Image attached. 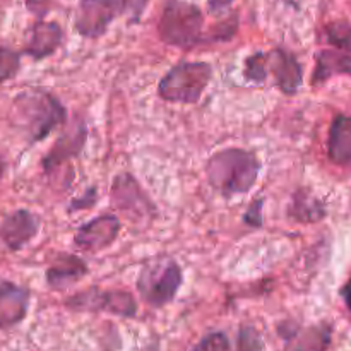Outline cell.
<instances>
[{"label":"cell","instance_id":"cell-1","mask_svg":"<svg viewBox=\"0 0 351 351\" xmlns=\"http://www.w3.org/2000/svg\"><path fill=\"white\" fill-rule=\"evenodd\" d=\"M12 122L24 134L27 143L36 144L67 123V108L50 91L27 89L14 98Z\"/></svg>","mask_w":351,"mask_h":351},{"label":"cell","instance_id":"cell-2","mask_svg":"<svg viewBox=\"0 0 351 351\" xmlns=\"http://www.w3.org/2000/svg\"><path fill=\"white\" fill-rule=\"evenodd\" d=\"M259 173L261 161L257 154L242 147L218 151L206 163L208 184L226 199L252 191Z\"/></svg>","mask_w":351,"mask_h":351},{"label":"cell","instance_id":"cell-3","mask_svg":"<svg viewBox=\"0 0 351 351\" xmlns=\"http://www.w3.org/2000/svg\"><path fill=\"white\" fill-rule=\"evenodd\" d=\"M184 283V271L177 259L170 256L151 257L139 269L136 280L141 300L153 308L170 305Z\"/></svg>","mask_w":351,"mask_h":351},{"label":"cell","instance_id":"cell-4","mask_svg":"<svg viewBox=\"0 0 351 351\" xmlns=\"http://www.w3.org/2000/svg\"><path fill=\"white\" fill-rule=\"evenodd\" d=\"M202 12L194 3L184 0H168L161 12L158 33L161 41L171 47L191 48L206 43V34L202 33Z\"/></svg>","mask_w":351,"mask_h":351},{"label":"cell","instance_id":"cell-5","mask_svg":"<svg viewBox=\"0 0 351 351\" xmlns=\"http://www.w3.org/2000/svg\"><path fill=\"white\" fill-rule=\"evenodd\" d=\"M213 79L208 62H178L158 82V96L168 103L195 105Z\"/></svg>","mask_w":351,"mask_h":351},{"label":"cell","instance_id":"cell-6","mask_svg":"<svg viewBox=\"0 0 351 351\" xmlns=\"http://www.w3.org/2000/svg\"><path fill=\"white\" fill-rule=\"evenodd\" d=\"M72 312H106L123 319H134L137 315V302L125 290H101L89 287L86 290L71 295L64 302Z\"/></svg>","mask_w":351,"mask_h":351},{"label":"cell","instance_id":"cell-7","mask_svg":"<svg viewBox=\"0 0 351 351\" xmlns=\"http://www.w3.org/2000/svg\"><path fill=\"white\" fill-rule=\"evenodd\" d=\"M110 202L125 218L141 225H146L158 216V208L154 202L144 192L137 178L129 171H122L113 178L110 187Z\"/></svg>","mask_w":351,"mask_h":351},{"label":"cell","instance_id":"cell-8","mask_svg":"<svg viewBox=\"0 0 351 351\" xmlns=\"http://www.w3.org/2000/svg\"><path fill=\"white\" fill-rule=\"evenodd\" d=\"M123 12H127V0H79L74 27L81 36L95 40Z\"/></svg>","mask_w":351,"mask_h":351},{"label":"cell","instance_id":"cell-9","mask_svg":"<svg viewBox=\"0 0 351 351\" xmlns=\"http://www.w3.org/2000/svg\"><path fill=\"white\" fill-rule=\"evenodd\" d=\"M276 332L285 343L283 351H328L332 339V328L328 322L302 326L283 321L276 326Z\"/></svg>","mask_w":351,"mask_h":351},{"label":"cell","instance_id":"cell-10","mask_svg":"<svg viewBox=\"0 0 351 351\" xmlns=\"http://www.w3.org/2000/svg\"><path fill=\"white\" fill-rule=\"evenodd\" d=\"M88 123L81 117H75L72 122H67L64 132L57 137L53 146L41 160L45 173H53L58 167L81 156L82 149L88 143Z\"/></svg>","mask_w":351,"mask_h":351},{"label":"cell","instance_id":"cell-11","mask_svg":"<svg viewBox=\"0 0 351 351\" xmlns=\"http://www.w3.org/2000/svg\"><path fill=\"white\" fill-rule=\"evenodd\" d=\"M120 219L113 215H99L98 218L79 226L74 233V247L82 252H101L108 249L120 233Z\"/></svg>","mask_w":351,"mask_h":351},{"label":"cell","instance_id":"cell-12","mask_svg":"<svg viewBox=\"0 0 351 351\" xmlns=\"http://www.w3.org/2000/svg\"><path fill=\"white\" fill-rule=\"evenodd\" d=\"M40 216L29 209H17L0 223V242L10 252H19L40 233Z\"/></svg>","mask_w":351,"mask_h":351},{"label":"cell","instance_id":"cell-13","mask_svg":"<svg viewBox=\"0 0 351 351\" xmlns=\"http://www.w3.org/2000/svg\"><path fill=\"white\" fill-rule=\"evenodd\" d=\"M267 74L273 75L274 84L283 95H297L304 82V69L293 53L285 48H274L266 53Z\"/></svg>","mask_w":351,"mask_h":351},{"label":"cell","instance_id":"cell-14","mask_svg":"<svg viewBox=\"0 0 351 351\" xmlns=\"http://www.w3.org/2000/svg\"><path fill=\"white\" fill-rule=\"evenodd\" d=\"M31 304V291L26 287L2 281L0 283V331L16 328L26 319Z\"/></svg>","mask_w":351,"mask_h":351},{"label":"cell","instance_id":"cell-15","mask_svg":"<svg viewBox=\"0 0 351 351\" xmlns=\"http://www.w3.org/2000/svg\"><path fill=\"white\" fill-rule=\"evenodd\" d=\"M89 267L79 256L69 252L55 254L50 266L45 271V281L48 288L55 291H62L72 285L79 283L82 278L88 276Z\"/></svg>","mask_w":351,"mask_h":351},{"label":"cell","instance_id":"cell-16","mask_svg":"<svg viewBox=\"0 0 351 351\" xmlns=\"http://www.w3.org/2000/svg\"><path fill=\"white\" fill-rule=\"evenodd\" d=\"M64 40V31L57 23H47L38 21L29 31V36L24 47V55L31 57L33 60H43L57 51V48Z\"/></svg>","mask_w":351,"mask_h":351},{"label":"cell","instance_id":"cell-17","mask_svg":"<svg viewBox=\"0 0 351 351\" xmlns=\"http://www.w3.org/2000/svg\"><path fill=\"white\" fill-rule=\"evenodd\" d=\"M329 160L336 165L351 163V117L338 115L331 123L328 137Z\"/></svg>","mask_w":351,"mask_h":351},{"label":"cell","instance_id":"cell-18","mask_svg":"<svg viewBox=\"0 0 351 351\" xmlns=\"http://www.w3.org/2000/svg\"><path fill=\"white\" fill-rule=\"evenodd\" d=\"M338 74L351 75L350 55L331 50L319 51L317 58H315V71L312 74V84H321Z\"/></svg>","mask_w":351,"mask_h":351},{"label":"cell","instance_id":"cell-19","mask_svg":"<svg viewBox=\"0 0 351 351\" xmlns=\"http://www.w3.org/2000/svg\"><path fill=\"white\" fill-rule=\"evenodd\" d=\"M288 216L298 223H317L326 216V208L308 192L297 191L288 208Z\"/></svg>","mask_w":351,"mask_h":351},{"label":"cell","instance_id":"cell-20","mask_svg":"<svg viewBox=\"0 0 351 351\" xmlns=\"http://www.w3.org/2000/svg\"><path fill=\"white\" fill-rule=\"evenodd\" d=\"M245 67H243V77L250 82H257L263 84L269 74H267V64H266V51H256L250 57L245 58Z\"/></svg>","mask_w":351,"mask_h":351},{"label":"cell","instance_id":"cell-21","mask_svg":"<svg viewBox=\"0 0 351 351\" xmlns=\"http://www.w3.org/2000/svg\"><path fill=\"white\" fill-rule=\"evenodd\" d=\"M21 71V53L9 47H0V84L10 81Z\"/></svg>","mask_w":351,"mask_h":351},{"label":"cell","instance_id":"cell-22","mask_svg":"<svg viewBox=\"0 0 351 351\" xmlns=\"http://www.w3.org/2000/svg\"><path fill=\"white\" fill-rule=\"evenodd\" d=\"M235 351H264L263 335L250 324L240 326Z\"/></svg>","mask_w":351,"mask_h":351},{"label":"cell","instance_id":"cell-23","mask_svg":"<svg viewBox=\"0 0 351 351\" xmlns=\"http://www.w3.org/2000/svg\"><path fill=\"white\" fill-rule=\"evenodd\" d=\"M326 36L332 47L339 50L351 51V24L348 23H332L326 27Z\"/></svg>","mask_w":351,"mask_h":351},{"label":"cell","instance_id":"cell-24","mask_svg":"<svg viewBox=\"0 0 351 351\" xmlns=\"http://www.w3.org/2000/svg\"><path fill=\"white\" fill-rule=\"evenodd\" d=\"M191 351H230V339L223 331L208 332Z\"/></svg>","mask_w":351,"mask_h":351},{"label":"cell","instance_id":"cell-25","mask_svg":"<svg viewBox=\"0 0 351 351\" xmlns=\"http://www.w3.org/2000/svg\"><path fill=\"white\" fill-rule=\"evenodd\" d=\"M96 202H98V187H96V185H91V187L86 189L81 195L72 199L71 204H69L67 208V213L72 215V213L86 211V209L95 208Z\"/></svg>","mask_w":351,"mask_h":351},{"label":"cell","instance_id":"cell-26","mask_svg":"<svg viewBox=\"0 0 351 351\" xmlns=\"http://www.w3.org/2000/svg\"><path fill=\"white\" fill-rule=\"evenodd\" d=\"M264 197H256L252 202L249 204V208L245 209L243 213L242 219L249 228L259 230L264 226V216H263V209H264Z\"/></svg>","mask_w":351,"mask_h":351},{"label":"cell","instance_id":"cell-27","mask_svg":"<svg viewBox=\"0 0 351 351\" xmlns=\"http://www.w3.org/2000/svg\"><path fill=\"white\" fill-rule=\"evenodd\" d=\"M144 5H146V0H127V12L132 14V19H139L141 12H143Z\"/></svg>","mask_w":351,"mask_h":351},{"label":"cell","instance_id":"cell-28","mask_svg":"<svg viewBox=\"0 0 351 351\" xmlns=\"http://www.w3.org/2000/svg\"><path fill=\"white\" fill-rule=\"evenodd\" d=\"M45 3H48V0H26V7L31 12L36 14V16H45L47 14L48 7Z\"/></svg>","mask_w":351,"mask_h":351},{"label":"cell","instance_id":"cell-29","mask_svg":"<svg viewBox=\"0 0 351 351\" xmlns=\"http://www.w3.org/2000/svg\"><path fill=\"white\" fill-rule=\"evenodd\" d=\"M233 3V0H208L209 12L211 14H221L223 10L228 9Z\"/></svg>","mask_w":351,"mask_h":351},{"label":"cell","instance_id":"cell-30","mask_svg":"<svg viewBox=\"0 0 351 351\" xmlns=\"http://www.w3.org/2000/svg\"><path fill=\"white\" fill-rule=\"evenodd\" d=\"M341 297H343V300H345L346 307H348L350 312H351V278H350L348 281H346L345 287H343Z\"/></svg>","mask_w":351,"mask_h":351},{"label":"cell","instance_id":"cell-31","mask_svg":"<svg viewBox=\"0 0 351 351\" xmlns=\"http://www.w3.org/2000/svg\"><path fill=\"white\" fill-rule=\"evenodd\" d=\"M5 168H7L5 161H3V158H2V156H0V182H2L3 175H5Z\"/></svg>","mask_w":351,"mask_h":351}]
</instances>
